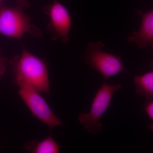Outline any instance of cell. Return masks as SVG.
Returning a JSON list of instances; mask_svg holds the SVG:
<instances>
[{"instance_id": "cell-1", "label": "cell", "mask_w": 153, "mask_h": 153, "mask_svg": "<svg viewBox=\"0 0 153 153\" xmlns=\"http://www.w3.org/2000/svg\"><path fill=\"white\" fill-rule=\"evenodd\" d=\"M9 63L16 85L26 84L39 92L50 93L48 69L44 60L33 55L23 46L22 53L13 57Z\"/></svg>"}, {"instance_id": "cell-2", "label": "cell", "mask_w": 153, "mask_h": 153, "mask_svg": "<svg viewBox=\"0 0 153 153\" xmlns=\"http://www.w3.org/2000/svg\"><path fill=\"white\" fill-rule=\"evenodd\" d=\"M30 7L28 0H17L13 7L3 5L0 9V34L19 40L26 33L43 38L42 31L31 23V17L25 13Z\"/></svg>"}, {"instance_id": "cell-3", "label": "cell", "mask_w": 153, "mask_h": 153, "mask_svg": "<svg viewBox=\"0 0 153 153\" xmlns=\"http://www.w3.org/2000/svg\"><path fill=\"white\" fill-rule=\"evenodd\" d=\"M122 88L120 84L110 85L105 82L97 91L93 100L89 112L79 114L78 119L86 131L94 135L103 128L100 118L109 107L114 94Z\"/></svg>"}, {"instance_id": "cell-4", "label": "cell", "mask_w": 153, "mask_h": 153, "mask_svg": "<svg viewBox=\"0 0 153 153\" xmlns=\"http://www.w3.org/2000/svg\"><path fill=\"white\" fill-rule=\"evenodd\" d=\"M104 45L101 41L89 43L81 57L87 65L97 70L105 79L126 70L120 56L102 51Z\"/></svg>"}, {"instance_id": "cell-5", "label": "cell", "mask_w": 153, "mask_h": 153, "mask_svg": "<svg viewBox=\"0 0 153 153\" xmlns=\"http://www.w3.org/2000/svg\"><path fill=\"white\" fill-rule=\"evenodd\" d=\"M18 86L19 96L34 117L50 128L63 125L62 120L56 117L39 91L26 84Z\"/></svg>"}, {"instance_id": "cell-6", "label": "cell", "mask_w": 153, "mask_h": 153, "mask_svg": "<svg viewBox=\"0 0 153 153\" xmlns=\"http://www.w3.org/2000/svg\"><path fill=\"white\" fill-rule=\"evenodd\" d=\"M44 12L49 17L50 21L47 30L55 41L66 43L69 40L71 29V15L67 8L57 0L44 7Z\"/></svg>"}, {"instance_id": "cell-7", "label": "cell", "mask_w": 153, "mask_h": 153, "mask_svg": "<svg viewBox=\"0 0 153 153\" xmlns=\"http://www.w3.org/2000/svg\"><path fill=\"white\" fill-rule=\"evenodd\" d=\"M135 13L141 16V25L139 30L133 32L128 40L136 44L140 49L149 46L153 49V9L146 13L137 10Z\"/></svg>"}, {"instance_id": "cell-8", "label": "cell", "mask_w": 153, "mask_h": 153, "mask_svg": "<svg viewBox=\"0 0 153 153\" xmlns=\"http://www.w3.org/2000/svg\"><path fill=\"white\" fill-rule=\"evenodd\" d=\"M24 148L26 151L33 153H58L60 146L49 135L41 141L32 140L26 143Z\"/></svg>"}, {"instance_id": "cell-9", "label": "cell", "mask_w": 153, "mask_h": 153, "mask_svg": "<svg viewBox=\"0 0 153 153\" xmlns=\"http://www.w3.org/2000/svg\"><path fill=\"white\" fill-rule=\"evenodd\" d=\"M136 93L143 96L147 100L153 99V70L134 78Z\"/></svg>"}, {"instance_id": "cell-10", "label": "cell", "mask_w": 153, "mask_h": 153, "mask_svg": "<svg viewBox=\"0 0 153 153\" xmlns=\"http://www.w3.org/2000/svg\"><path fill=\"white\" fill-rule=\"evenodd\" d=\"M143 110L152 121L149 125V128L153 132V99L147 100L144 105Z\"/></svg>"}, {"instance_id": "cell-11", "label": "cell", "mask_w": 153, "mask_h": 153, "mask_svg": "<svg viewBox=\"0 0 153 153\" xmlns=\"http://www.w3.org/2000/svg\"><path fill=\"white\" fill-rule=\"evenodd\" d=\"M7 66V58L2 56L1 51L0 49V77L4 74Z\"/></svg>"}, {"instance_id": "cell-12", "label": "cell", "mask_w": 153, "mask_h": 153, "mask_svg": "<svg viewBox=\"0 0 153 153\" xmlns=\"http://www.w3.org/2000/svg\"><path fill=\"white\" fill-rule=\"evenodd\" d=\"M4 0H0V9L1 8L2 6L3 5V2L4 1Z\"/></svg>"}, {"instance_id": "cell-13", "label": "cell", "mask_w": 153, "mask_h": 153, "mask_svg": "<svg viewBox=\"0 0 153 153\" xmlns=\"http://www.w3.org/2000/svg\"><path fill=\"white\" fill-rule=\"evenodd\" d=\"M150 65L151 67H152V68L153 69V58L152 60V61H151Z\"/></svg>"}]
</instances>
